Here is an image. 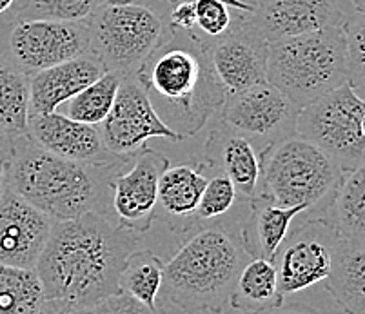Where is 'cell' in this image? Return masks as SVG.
Returning a JSON list of instances; mask_svg holds the SVG:
<instances>
[{"instance_id": "cell-1", "label": "cell", "mask_w": 365, "mask_h": 314, "mask_svg": "<svg viewBox=\"0 0 365 314\" xmlns=\"http://www.w3.org/2000/svg\"><path fill=\"white\" fill-rule=\"evenodd\" d=\"M138 244L137 233L95 211L53 221L35 266L46 298L91 309L118 294L125 258Z\"/></svg>"}, {"instance_id": "cell-2", "label": "cell", "mask_w": 365, "mask_h": 314, "mask_svg": "<svg viewBox=\"0 0 365 314\" xmlns=\"http://www.w3.org/2000/svg\"><path fill=\"white\" fill-rule=\"evenodd\" d=\"M137 78L158 118L182 138L197 135L227 97L197 31L168 28Z\"/></svg>"}, {"instance_id": "cell-3", "label": "cell", "mask_w": 365, "mask_h": 314, "mask_svg": "<svg viewBox=\"0 0 365 314\" xmlns=\"http://www.w3.org/2000/svg\"><path fill=\"white\" fill-rule=\"evenodd\" d=\"M131 160L113 165L66 160L26 135L9 147L6 186L53 221L71 220L89 211L108 216L109 182Z\"/></svg>"}, {"instance_id": "cell-4", "label": "cell", "mask_w": 365, "mask_h": 314, "mask_svg": "<svg viewBox=\"0 0 365 314\" xmlns=\"http://www.w3.org/2000/svg\"><path fill=\"white\" fill-rule=\"evenodd\" d=\"M245 258L240 238L218 224L200 227L165 263L162 291L185 314H220L229 307Z\"/></svg>"}, {"instance_id": "cell-5", "label": "cell", "mask_w": 365, "mask_h": 314, "mask_svg": "<svg viewBox=\"0 0 365 314\" xmlns=\"http://www.w3.org/2000/svg\"><path fill=\"white\" fill-rule=\"evenodd\" d=\"M344 171L322 150L298 135L260 150V178L255 197L280 207H320L325 214Z\"/></svg>"}, {"instance_id": "cell-6", "label": "cell", "mask_w": 365, "mask_h": 314, "mask_svg": "<svg viewBox=\"0 0 365 314\" xmlns=\"http://www.w3.org/2000/svg\"><path fill=\"white\" fill-rule=\"evenodd\" d=\"M265 80L298 109L347 82L344 24L269 44Z\"/></svg>"}, {"instance_id": "cell-7", "label": "cell", "mask_w": 365, "mask_h": 314, "mask_svg": "<svg viewBox=\"0 0 365 314\" xmlns=\"http://www.w3.org/2000/svg\"><path fill=\"white\" fill-rule=\"evenodd\" d=\"M86 26L88 51L120 77L137 75L168 31L157 11L133 0H106Z\"/></svg>"}, {"instance_id": "cell-8", "label": "cell", "mask_w": 365, "mask_h": 314, "mask_svg": "<svg viewBox=\"0 0 365 314\" xmlns=\"http://www.w3.org/2000/svg\"><path fill=\"white\" fill-rule=\"evenodd\" d=\"M364 109V98L345 82L298 111L294 135L317 145L344 173H349L365 162Z\"/></svg>"}, {"instance_id": "cell-9", "label": "cell", "mask_w": 365, "mask_h": 314, "mask_svg": "<svg viewBox=\"0 0 365 314\" xmlns=\"http://www.w3.org/2000/svg\"><path fill=\"white\" fill-rule=\"evenodd\" d=\"M0 21V55L28 77L88 51L86 22L21 19Z\"/></svg>"}, {"instance_id": "cell-10", "label": "cell", "mask_w": 365, "mask_h": 314, "mask_svg": "<svg viewBox=\"0 0 365 314\" xmlns=\"http://www.w3.org/2000/svg\"><path fill=\"white\" fill-rule=\"evenodd\" d=\"M338 244L340 236L325 216H313L289 233L274 260L280 293L297 294L325 282Z\"/></svg>"}, {"instance_id": "cell-11", "label": "cell", "mask_w": 365, "mask_h": 314, "mask_svg": "<svg viewBox=\"0 0 365 314\" xmlns=\"http://www.w3.org/2000/svg\"><path fill=\"white\" fill-rule=\"evenodd\" d=\"M298 111L300 109L280 89L265 80L227 95L220 120L253 145L260 142L265 147L293 137Z\"/></svg>"}, {"instance_id": "cell-12", "label": "cell", "mask_w": 365, "mask_h": 314, "mask_svg": "<svg viewBox=\"0 0 365 314\" xmlns=\"http://www.w3.org/2000/svg\"><path fill=\"white\" fill-rule=\"evenodd\" d=\"M98 129L106 150L124 158L135 157L144 150L149 138L184 140L158 118L137 75L122 77L115 104Z\"/></svg>"}, {"instance_id": "cell-13", "label": "cell", "mask_w": 365, "mask_h": 314, "mask_svg": "<svg viewBox=\"0 0 365 314\" xmlns=\"http://www.w3.org/2000/svg\"><path fill=\"white\" fill-rule=\"evenodd\" d=\"M171 162L158 151L144 147L109 182V206L117 224L144 234L153 227L158 207V182Z\"/></svg>"}, {"instance_id": "cell-14", "label": "cell", "mask_w": 365, "mask_h": 314, "mask_svg": "<svg viewBox=\"0 0 365 314\" xmlns=\"http://www.w3.org/2000/svg\"><path fill=\"white\" fill-rule=\"evenodd\" d=\"M207 57L225 95L265 82L269 44L257 31L249 13L235 9L233 24L218 38H205Z\"/></svg>"}, {"instance_id": "cell-15", "label": "cell", "mask_w": 365, "mask_h": 314, "mask_svg": "<svg viewBox=\"0 0 365 314\" xmlns=\"http://www.w3.org/2000/svg\"><path fill=\"white\" fill-rule=\"evenodd\" d=\"M28 137L42 150L66 158L91 165H113L131 158L117 157L106 150L98 125L82 124L66 115L49 113L29 117Z\"/></svg>"}, {"instance_id": "cell-16", "label": "cell", "mask_w": 365, "mask_h": 314, "mask_svg": "<svg viewBox=\"0 0 365 314\" xmlns=\"http://www.w3.org/2000/svg\"><path fill=\"white\" fill-rule=\"evenodd\" d=\"M53 220L6 187L0 198V263L35 269Z\"/></svg>"}, {"instance_id": "cell-17", "label": "cell", "mask_w": 365, "mask_h": 314, "mask_svg": "<svg viewBox=\"0 0 365 314\" xmlns=\"http://www.w3.org/2000/svg\"><path fill=\"white\" fill-rule=\"evenodd\" d=\"M340 0H260L249 21L267 44L344 24Z\"/></svg>"}, {"instance_id": "cell-18", "label": "cell", "mask_w": 365, "mask_h": 314, "mask_svg": "<svg viewBox=\"0 0 365 314\" xmlns=\"http://www.w3.org/2000/svg\"><path fill=\"white\" fill-rule=\"evenodd\" d=\"M104 73L102 62L89 51L35 73L29 77V117L55 113Z\"/></svg>"}, {"instance_id": "cell-19", "label": "cell", "mask_w": 365, "mask_h": 314, "mask_svg": "<svg viewBox=\"0 0 365 314\" xmlns=\"http://www.w3.org/2000/svg\"><path fill=\"white\" fill-rule=\"evenodd\" d=\"M202 162L207 169L225 174L242 198H255L260 178V155L251 142L218 120L205 140Z\"/></svg>"}, {"instance_id": "cell-20", "label": "cell", "mask_w": 365, "mask_h": 314, "mask_svg": "<svg viewBox=\"0 0 365 314\" xmlns=\"http://www.w3.org/2000/svg\"><path fill=\"white\" fill-rule=\"evenodd\" d=\"M251 213L245 218L240 244L249 258H262L273 262L278 251L289 236V227L297 216L307 213L304 207H280L271 202L255 197L249 200Z\"/></svg>"}, {"instance_id": "cell-21", "label": "cell", "mask_w": 365, "mask_h": 314, "mask_svg": "<svg viewBox=\"0 0 365 314\" xmlns=\"http://www.w3.org/2000/svg\"><path fill=\"white\" fill-rule=\"evenodd\" d=\"M205 171V164L198 160L195 164L169 165L162 173L158 182V206L169 218L182 221L178 231L189 233L195 229L193 218L207 184Z\"/></svg>"}, {"instance_id": "cell-22", "label": "cell", "mask_w": 365, "mask_h": 314, "mask_svg": "<svg viewBox=\"0 0 365 314\" xmlns=\"http://www.w3.org/2000/svg\"><path fill=\"white\" fill-rule=\"evenodd\" d=\"M284 303L274 263L262 258L245 262L229 296V307L240 314H267Z\"/></svg>"}, {"instance_id": "cell-23", "label": "cell", "mask_w": 365, "mask_h": 314, "mask_svg": "<svg viewBox=\"0 0 365 314\" xmlns=\"http://www.w3.org/2000/svg\"><path fill=\"white\" fill-rule=\"evenodd\" d=\"M325 216L347 244L365 246V162L345 173Z\"/></svg>"}, {"instance_id": "cell-24", "label": "cell", "mask_w": 365, "mask_h": 314, "mask_svg": "<svg viewBox=\"0 0 365 314\" xmlns=\"http://www.w3.org/2000/svg\"><path fill=\"white\" fill-rule=\"evenodd\" d=\"M324 283L345 314H364L365 246L347 244L340 238L334 253L333 269Z\"/></svg>"}, {"instance_id": "cell-25", "label": "cell", "mask_w": 365, "mask_h": 314, "mask_svg": "<svg viewBox=\"0 0 365 314\" xmlns=\"http://www.w3.org/2000/svg\"><path fill=\"white\" fill-rule=\"evenodd\" d=\"M29 77L0 55V133L9 144L28 135Z\"/></svg>"}, {"instance_id": "cell-26", "label": "cell", "mask_w": 365, "mask_h": 314, "mask_svg": "<svg viewBox=\"0 0 365 314\" xmlns=\"http://www.w3.org/2000/svg\"><path fill=\"white\" fill-rule=\"evenodd\" d=\"M165 262L151 249H135L125 258L120 273V293L149 309H158V294L164 286Z\"/></svg>"}, {"instance_id": "cell-27", "label": "cell", "mask_w": 365, "mask_h": 314, "mask_svg": "<svg viewBox=\"0 0 365 314\" xmlns=\"http://www.w3.org/2000/svg\"><path fill=\"white\" fill-rule=\"evenodd\" d=\"M44 300L35 269L0 263V314H35Z\"/></svg>"}, {"instance_id": "cell-28", "label": "cell", "mask_w": 365, "mask_h": 314, "mask_svg": "<svg viewBox=\"0 0 365 314\" xmlns=\"http://www.w3.org/2000/svg\"><path fill=\"white\" fill-rule=\"evenodd\" d=\"M122 77L106 71L101 78L66 102V117L89 125H101L111 111Z\"/></svg>"}, {"instance_id": "cell-29", "label": "cell", "mask_w": 365, "mask_h": 314, "mask_svg": "<svg viewBox=\"0 0 365 314\" xmlns=\"http://www.w3.org/2000/svg\"><path fill=\"white\" fill-rule=\"evenodd\" d=\"M106 0H16L9 15L56 22H88Z\"/></svg>"}, {"instance_id": "cell-30", "label": "cell", "mask_w": 365, "mask_h": 314, "mask_svg": "<svg viewBox=\"0 0 365 314\" xmlns=\"http://www.w3.org/2000/svg\"><path fill=\"white\" fill-rule=\"evenodd\" d=\"M347 82L365 93V11H356L344 22Z\"/></svg>"}, {"instance_id": "cell-31", "label": "cell", "mask_w": 365, "mask_h": 314, "mask_svg": "<svg viewBox=\"0 0 365 314\" xmlns=\"http://www.w3.org/2000/svg\"><path fill=\"white\" fill-rule=\"evenodd\" d=\"M237 194L238 193L235 189L233 182L229 180L225 174L217 173L211 180H207L204 193H202L200 204H198L197 213H195L193 218L195 229L200 224H204V221H211L224 216L235 206Z\"/></svg>"}, {"instance_id": "cell-32", "label": "cell", "mask_w": 365, "mask_h": 314, "mask_svg": "<svg viewBox=\"0 0 365 314\" xmlns=\"http://www.w3.org/2000/svg\"><path fill=\"white\" fill-rule=\"evenodd\" d=\"M235 9L222 0H197V26L193 31L205 38H218L233 24Z\"/></svg>"}, {"instance_id": "cell-33", "label": "cell", "mask_w": 365, "mask_h": 314, "mask_svg": "<svg viewBox=\"0 0 365 314\" xmlns=\"http://www.w3.org/2000/svg\"><path fill=\"white\" fill-rule=\"evenodd\" d=\"M89 314H164L162 309H149L144 303L137 302L135 298L124 293L108 296L97 305L91 307Z\"/></svg>"}, {"instance_id": "cell-34", "label": "cell", "mask_w": 365, "mask_h": 314, "mask_svg": "<svg viewBox=\"0 0 365 314\" xmlns=\"http://www.w3.org/2000/svg\"><path fill=\"white\" fill-rule=\"evenodd\" d=\"M171 26L169 28L178 31H193L197 26V0H184L177 2L169 15Z\"/></svg>"}, {"instance_id": "cell-35", "label": "cell", "mask_w": 365, "mask_h": 314, "mask_svg": "<svg viewBox=\"0 0 365 314\" xmlns=\"http://www.w3.org/2000/svg\"><path fill=\"white\" fill-rule=\"evenodd\" d=\"M91 309H84V307H76L73 303L64 302V300L56 298H46L42 305L36 309L35 314H89Z\"/></svg>"}, {"instance_id": "cell-36", "label": "cell", "mask_w": 365, "mask_h": 314, "mask_svg": "<svg viewBox=\"0 0 365 314\" xmlns=\"http://www.w3.org/2000/svg\"><path fill=\"white\" fill-rule=\"evenodd\" d=\"M267 314H322L320 310L313 309V307L305 305V303H289V305H282L278 309L271 310Z\"/></svg>"}, {"instance_id": "cell-37", "label": "cell", "mask_w": 365, "mask_h": 314, "mask_svg": "<svg viewBox=\"0 0 365 314\" xmlns=\"http://www.w3.org/2000/svg\"><path fill=\"white\" fill-rule=\"evenodd\" d=\"M169 2H173V4H177V2H184V0H169ZM222 2H225V4L229 6V8L237 9V11H245V13H253V8L247 4H244L242 0H222Z\"/></svg>"}, {"instance_id": "cell-38", "label": "cell", "mask_w": 365, "mask_h": 314, "mask_svg": "<svg viewBox=\"0 0 365 314\" xmlns=\"http://www.w3.org/2000/svg\"><path fill=\"white\" fill-rule=\"evenodd\" d=\"M6 162H8V157L0 158V198L4 194L6 191Z\"/></svg>"}, {"instance_id": "cell-39", "label": "cell", "mask_w": 365, "mask_h": 314, "mask_svg": "<svg viewBox=\"0 0 365 314\" xmlns=\"http://www.w3.org/2000/svg\"><path fill=\"white\" fill-rule=\"evenodd\" d=\"M9 147H11V144H9V142L2 137V133H0V158L8 157Z\"/></svg>"}, {"instance_id": "cell-40", "label": "cell", "mask_w": 365, "mask_h": 314, "mask_svg": "<svg viewBox=\"0 0 365 314\" xmlns=\"http://www.w3.org/2000/svg\"><path fill=\"white\" fill-rule=\"evenodd\" d=\"M16 0H0V16L4 15V13H8L9 9L13 8V4H15Z\"/></svg>"}, {"instance_id": "cell-41", "label": "cell", "mask_w": 365, "mask_h": 314, "mask_svg": "<svg viewBox=\"0 0 365 314\" xmlns=\"http://www.w3.org/2000/svg\"><path fill=\"white\" fill-rule=\"evenodd\" d=\"M356 11H365V0H351Z\"/></svg>"}, {"instance_id": "cell-42", "label": "cell", "mask_w": 365, "mask_h": 314, "mask_svg": "<svg viewBox=\"0 0 365 314\" xmlns=\"http://www.w3.org/2000/svg\"><path fill=\"white\" fill-rule=\"evenodd\" d=\"M242 2H244V4H247V6H251V8H257L258 6V2H260V0H242Z\"/></svg>"}, {"instance_id": "cell-43", "label": "cell", "mask_w": 365, "mask_h": 314, "mask_svg": "<svg viewBox=\"0 0 365 314\" xmlns=\"http://www.w3.org/2000/svg\"><path fill=\"white\" fill-rule=\"evenodd\" d=\"M356 93H358V91H356ZM358 95H360V97L365 100V93H358ZM361 131H364V135H365V109H364V117H361Z\"/></svg>"}, {"instance_id": "cell-44", "label": "cell", "mask_w": 365, "mask_h": 314, "mask_svg": "<svg viewBox=\"0 0 365 314\" xmlns=\"http://www.w3.org/2000/svg\"><path fill=\"white\" fill-rule=\"evenodd\" d=\"M115 2H125V0H115Z\"/></svg>"}, {"instance_id": "cell-45", "label": "cell", "mask_w": 365, "mask_h": 314, "mask_svg": "<svg viewBox=\"0 0 365 314\" xmlns=\"http://www.w3.org/2000/svg\"><path fill=\"white\" fill-rule=\"evenodd\" d=\"M364 314H365V310H364Z\"/></svg>"}]
</instances>
